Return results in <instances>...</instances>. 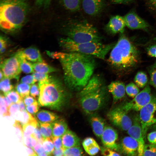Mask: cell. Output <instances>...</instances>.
Listing matches in <instances>:
<instances>
[{
	"label": "cell",
	"mask_w": 156,
	"mask_h": 156,
	"mask_svg": "<svg viewBox=\"0 0 156 156\" xmlns=\"http://www.w3.org/2000/svg\"><path fill=\"white\" fill-rule=\"evenodd\" d=\"M46 52L49 57L60 62L64 84L70 90L80 91L92 77L96 65L94 57L74 52Z\"/></svg>",
	"instance_id": "1"
},
{
	"label": "cell",
	"mask_w": 156,
	"mask_h": 156,
	"mask_svg": "<svg viewBox=\"0 0 156 156\" xmlns=\"http://www.w3.org/2000/svg\"><path fill=\"white\" fill-rule=\"evenodd\" d=\"M30 10L27 0H0V28L5 33L19 31L27 20Z\"/></svg>",
	"instance_id": "2"
},
{
	"label": "cell",
	"mask_w": 156,
	"mask_h": 156,
	"mask_svg": "<svg viewBox=\"0 0 156 156\" xmlns=\"http://www.w3.org/2000/svg\"><path fill=\"white\" fill-rule=\"evenodd\" d=\"M139 59L138 48L127 37L122 35L111 49L107 61L114 69L124 73L134 68Z\"/></svg>",
	"instance_id": "3"
},
{
	"label": "cell",
	"mask_w": 156,
	"mask_h": 156,
	"mask_svg": "<svg viewBox=\"0 0 156 156\" xmlns=\"http://www.w3.org/2000/svg\"><path fill=\"white\" fill-rule=\"evenodd\" d=\"M40 88L39 104L57 111L62 109L69 98V94L65 86L58 77L49 76L39 82Z\"/></svg>",
	"instance_id": "4"
},
{
	"label": "cell",
	"mask_w": 156,
	"mask_h": 156,
	"mask_svg": "<svg viewBox=\"0 0 156 156\" xmlns=\"http://www.w3.org/2000/svg\"><path fill=\"white\" fill-rule=\"evenodd\" d=\"M63 29L66 37L75 42H101L102 37L97 29L86 21H69Z\"/></svg>",
	"instance_id": "5"
},
{
	"label": "cell",
	"mask_w": 156,
	"mask_h": 156,
	"mask_svg": "<svg viewBox=\"0 0 156 156\" xmlns=\"http://www.w3.org/2000/svg\"><path fill=\"white\" fill-rule=\"evenodd\" d=\"M59 44L64 52H74L91 55L104 60L114 44H104L101 42H75L66 37L60 39Z\"/></svg>",
	"instance_id": "6"
},
{
	"label": "cell",
	"mask_w": 156,
	"mask_h": 156,
	"mask_svg": "<svg viewBox=\"0 0 156 156\" xmlns=\"http://www.w3.org/2000/svg\"><path fill=\"white\" fill-rule=\"evenodd\" d=\"M108 90L104 83L92 90L79 97V103L88 114H92L102 107L108 98Z\"/></svg>",
	"instance_id": "7"
},
{
	"label": "cell",
	"mask_w": 156,
	"mask_h": 156,
	"mask_svg": "<svg viewBox=\"0 0 156 156\" xmlns=\"http://www.w3.org/2000/svg\"><path fill=\"white\" fill-rule=\"evenodd\" d=\"M139 117L144 138L145 141L148 129L156 122L154 114L156 112V95L140 111Z\"/></svg>",
	"instance_id": "8"
},
{
	"label": "cell",
	"mask_w": 156,
	"mask_h": 156,
	"mask_svg": "<svg viewBox=\"0 0 156 156\" xmlns=\"http://www.w3.org/2000/svg\"><path fill=\"white\" fill-rule=\"evenodd\" d=\"M153 95L150 86L147 84L132 100L120 106L127 112L131 111H139L150 102Z\"/></svg>",
	"instance_id": "9"
},
{
	"label": "cell",
	"mask_w": 156,
	"mask_h": 156,
	"mask_svg": "<svg viewBox=\"0 0 156 156\" xmlns=\"http://www.w3.org/2000/svg\"><path fill=\"white\" fill-rule=\"evenodd\" d=\"M22 57L21 51L2 62L0 65L1 70L3 73L4 77L10 79H18L21 71L20 62Z\"/></svg>",
	"instance_id": "10"
},
{
	"label": "cell",
	"mask_w": 156,
	"mask_h": 156,
	"mask_svg": "<svg viewBox=\"0 0 156 156\" xmlns=\"http://www.w3.org/2000/svg\"><path fill=\"white\" fill-rule=\"evenodd\" d=\"M127 113L119 106L110 111L107 116L113 125L122 130L127 131L133 123V120Z\"/></svg>",
	"instance_id": "11"
},
{
	"label": "cell",
	"mask_w": 156,
	"mask_h": 156,
	"mask_svg": "<svg viewBox=\"0 0 156 156\" xmlns=\"http://www.w3.org/2000/svg\"><path fill=\"white\" fill-rule=\"evenodd\" d=\"M132 125L127 131L128 134L138 142V155L143 156L145 140L142 132L139 115H135L133 119Z\"/></svg>",
	"instance_id": "12"
},
{
	"label": "cell",
	"mask_w": 156,
	"mask_h": 156,
	"mask_svg": "<svg viewBox=\"0 0 156 156\" xmlns=\"http://www.w3.org/2000/svg\"><path fill=\"white\" fill-rule=\"evenodd\" d=\"M118 137L117 132L114 129L106 126L100 138L104 147L118 152V144L116 143Z\"/></svg>",
	"instance_id": "13"
},
{
	"label": "cell",
	"mask_w": 156,
	"mask_h": 156,
	"mask_svg": "<svg viewBox=\"0 0 156 156\" xmlns=\"http://www.w3.org/2000/svg\"><path fill=\"white\" fill-rule=\"evenodd\" d=\"M138 144L137 141L131 137H124L118 144V151L127 156L138 155Z\"/></svg>",
	"instance_id": "14"
},
{
	"label": "cell",
	"mask_w": 156,
	"mask_h": 156,
	"mask_svg": "<svg viewBox=\"0 0 156 156\" xmlns=\"http://www.w3.org/2000/svg\"><path fill=\"white\" fill-rule=\"evenodd\" d=\"M80 1L84 11L91 16L99 14L104 6V0H80Z\"/></svg>",
	"instance_id": "15"
},
{
	"label": "cell",
	"mask_w": 156,
	"mask_h": 156,
	"mask_svg": "<svg viewBox=\"0 0 156 156\" xmlns=\"http://www.w3.org/2000/svg\"><path fill=\"white\" fill-rule=\"evenodd\" d=\"M126 25L132 29H146L148 25L144 20L134 12H131L124 17Z\"/></svg>",
	"instance_id": "16"
},
{
	"label": "cell",
	"mask_w": 156,
	"mask_h": 156,
	"mask_svg": "<svg viewBox=\"0 0 156 156\" xmlns=\"http://www.w3.org/2000/svg\"><path fill=\"white\" fill-rule=\"evenodd\" d=\"M107 87L108 91L112 95L113 104L115 103L125 96V86L122 82L118 81H112Z\"/></svg>",
	"instance_id": "17"
},
{
	"label": "cell",
	"mask_w": 156,
	"mask_h": 156,
	"mask_svg": "<svg viewBox=\"0 0 156 156\" xmlns=\"http://www.w3.org/2000/svg\"><path fill=\"white\" fill-rule=\"evenodd\" d=\"M126 26L123 17L117 15L112 17L106 25L107 30L112 34L122 33Z\"/></svg>",
	"instance_id": "18"
},
{
	"label": "cell",
	"mask_w": 156,
	"mask_h": 156,
	"mask_svg": "<svg viewBox=\"0 0 156 156\" xmlns=\"http://www.w3.org/2000/svg\"><path fill=\"white\" fill-rule=\"evenodd\" d=\"M90 121L94 133L101 138L106 126L104 120L98 115H93L90 116Z\"/></svg>",
	"instance_id": "19"
},
{
	"label": "cell",
	"mask_w": 156,
	"mask_h": 156,
	"mask_svg": "<svg viewBox=\"0 0 156 156\" xmlns=\"http://www.w3.org/2000/svg\"><path fill=\"white\" fill-rule=\"evenodd\" d=\"M63 147L67 148L80 146V140L74 132L69 130L62 136Z\"/></svg>",
	"instance_id": "20"
},
{
	"label": "cell",
	"mask_w": 156,
	"mask_h": 156,
	"mask_svg": "<svg viewBox=\"0 0 156 156\" xmlns=\"http://www.w3.org/2000/svg\"><path fill=\"white\" fill-rule=\"evenodd\" d=\"M35 118L40 123H52L58 119L59 117L55 113L42 110L36 113Z\"/></svg>",
	"instance_id": "21"
},
{
	"label": "cell",
	"mask_w": 156,
	"mask_h": 156,
	"mask_svg": "<svg viewBox=\"0 0 156 156\" xmlns=\"http://www.w3.org/2000/svg\"><path fill=\"white\" fill-rule=\"evenodd\" d=\"M21 51L23 57L27 60L35 63L43 61L40 51L36 47H29Z\"/></svg>",
	"instance_id": "22"
},
{
	"label": "cell",
	"mask_w": 156,
	"mask_h": 156,
	"mask_svg": "<svg viewBox=\"0 0 156 156\" xmlns=\"http://www.w3.org/2000/svg\"><path fill=\"white\" fill-rule=\"evenodd\" d=\"M51 124L53 136L62 137L68 130L67 123L62 119H58Z\"/></svg>",
	"instance_id": "23"
},
{
	"label": "cell",
	"mask_w": 156,
	"mask_h": 156,
	"mask_svg": "<svg viewBox=\"0 0 156 156\" xmlns=\"http://www.w3.org/2000/svg\"><path fill=\"white\" fill-rule=\"evenodd\" d=\"M33 67L35 72L47 74L57 71L55 68L44 61L34 63Z\"/></svg>",
	"instance_id": "24"
},
{
	"label": "cell",
	"mask_w": 156,
	"mask_h": 156,
	"mask_svg": "<svg viewBox=\"0 0 156 156\" xmlns=\"http://www.w3.org/2000/svg\"><path fill=\"white\" fill-rule=\"evenodd\" d=\"M22 126L35 118L26 111H19L13 116Z\"/></svg>",
	"instance_id": "25"
},
{
	"label": "cell",
	"mask_w": 156,
	"mask_h": 156,
	"mask_svg": "<svg viewBox=\"0 0 156 156\" xmlns=\"http://www.w3.org/2000/svg\"><path fill=\"white\" fill-rule=\"evenodd\" d=\"M64 8L71 12L79 10L81 6L80 0H61Z\"/></svg>",
	"instance_id": "26"
},
{
	"label": "cell",
	"mask_w": 156,
	"mask_h": 156,
	"mask_svg": "<svg viewBox=\"0 0 156 156\" xmlns=\"http://www.w3.org/2000/svg\"><path fill=\"white\" fill-rule=\"evenodd\" d=\"M39 124L37 120L35 118L22 125L23 136H29L32 135Z\"/></svg>",
	"instance_id": "27"
},
{
	"label": "cell",
	"mask_w": 156,
	"mask_h": 156,
	"mask_svg": "<svg viewBox=\"0 0 156 156\" xmlns=\"http://www.w3.org/2000/svg\"><path fill=\"white\" fill-rule=\"evenodd\" d=\"M148 81L147 75L142 71L138 72L134 78L135 83L141 88H144L147 85Z\"/></svg>",
	"instance_id": "28"
},
{
	"label": "cell",
	"mask_w": 156,
	"mask_h": 156,
	"mask_svg": "<svg viewBox=\"0 0 156 156\" xmlns=\"http://www.w3.org/2000/svg\"><path fill=\"white\" fill-rule=\"evenodd\" d=\"M12 103L5 96L0 95V112L3 116H9L10 115L9 107Z\"/></svg>",
	"instance_id": "29"
},
{
	"label": "cell",
	"mask_w": 156,
	"mask_h": 156,
	"mask_svg": "<svg viewBox=\"0 0 156 156\" xmlns=\"http://www.w3.org/2000/svg\"><path fill=\"white\" fill-rule=\"evenodd\" d=\"M39 129L42 136L45 138L52 136V128L51 123H41L39 125Z\"/></svg>",
	"instance_id": "30"
},
{
	"label": "cell",
	"mask_w": 156,
	"mask_h": 156,
	"mask_svg": "<svg viewBox=\"0 0 156 156\" xmlns=\"http://www.w3.org/2000/svg\"><path fill=\"white\" fill-rule=\"evenodd\" d=\"M31 86L30 85L21 82L16 85V89L21 97L23 99L29 95Z\"/></svg>",
	"instance_id": "31"
},
{
	"label": "cell",
	"mask_w": 156,
	"mask_h": 156,
	"mask_svg": "<svg viewBox=\"0 0 156 156\" xmlns=\"http://www.w3.org/2000/svg\"><path fill=\"white\" fill-rule=\"evenodd\" d=\"M20 67L21 71L25 73H33L34 72L33 64L23 56L21 60Z\"/></svg>",
	"instance_id": "32"
},
{
	"label": "cell",
	"mask_w": 156,
	"mask_h": 156,
	"mask_svg": "<svg viewBox=\"0 0 156 156\" xmlns=\"http://www.w3.org/2000/svg\"><path fill=\"white\" fill-rule=\"evenodd\" d=\"M83 153L80 146L64 148V156H81Z\"/></svg>",
	"instance_id": "33"
},
{
	"label": "cell",
	"mask_w": 156,
	"mask_h": 156,
	"mask_svg": "<svg viewBox=\"0 0 156 156\" xmlns=\"http://www.w3.org/2000/svg\"><path fill=\"white\" fill-rule=\"evenodd\" d=\"M139 88L135 83L130 82L125 86L126 92L129 96L133 98L140 92Z\"/></svg>",
	"instance_id": "34"
},
{
	"label": "cell",
	"mask_w": 156,
	"mask_h": 156,
	"mask_svg": "<svg viewBox=\"0 0 156 156\" xmlns=\"http://www.w3.org/2000/svg\"><path fill=\"white\" fill-rule=\"evenodd\" d=\"M5 96L12 103H18L23 100L22 98L16 91L11 90L5 94Z\"/></svg>",
	"instance_id": "35"
},
{
	"label": "cell",
	"mask_w": 156,
	"mask_h": 156,
	"mask_svg": "<svg viewBox=\"0 0 156 156\" xmlns=\"http://www.w3.org/2000/svg\"><path fill=\"white\" fill-rule=\"evenodd\" d=\"M10 79L4 77L0 80V90L4 94L12 90L13 88Z\"/></svg>",
	"instance_id": "36"
},
{
	"label": "cell",
	"mask_w": 156,
	"mask_h": 156,
	"mask_svg": "<svg viewBox=\"0 0 156 156\" xmlns=\"http://www.w3.org/2000/svg\"><path fill=\"white\" fill-rule=\"evenodd\" d=\"M51 138L48 137L45 138L42 144L45 152L48 155H51V154L54 150V147Z\"/></svg>",
	"instance_id": "37"
},
{
	"label": "cell",
	"mask_w": 156,
	"mask_h": 156,
	"mask_svg": "<svg viewBox=\"0 0 156 156\" xmlns=\"http://www.w3.org/2000/svg\"><path fill=\"white\" fill-rule=\"evenodd\" d=\"M143 156H156V144H145Z\"/></svg>",
	"instance_id": "38"
},
{
	"label": "cell",
	"mask_w": 156,
	"mask_h": 156,
	"mask_svg": "<svg viewBox=\"0 0 156 156\" xmlns=\"http://www.w3.org/2000/svg\"><path fill=\"white\" fill-rule=\"evenodd\" d=\"M150 83L156 89V62L149 69Z\"/></svg>",
	"instance_id": "39"
},
{
	"label": "cell",
	"mask_w": 156,
	"mask_h": 156,
	"mask_svg": "<svg viewBox=\"0 0 156 156\" xmlns=\"http://www.w3.org/2000/svg\"><path fill=\"white\" fill-rule=\"evenodd\" d=\"M23 139L25 145L31 148H33L38 142L32 135L23 136Z\"/></svg>",
	"instance_id": "40"
},
{
	"label": "cell",
	"mask_w": 156,
	"mask_h": 156,
	"mask_svg": "<svg viewBox=\"0 0 156 156\" xmlns=\"http://www.w3.org/2000/svg\"><path fill=\"white\" fill-rule=\"evenodd\" d=\"M98 144L96 141L93 138L87 137L83 141L82 144L85 150L95 145Z\"/></svg>",
	"instance_id": "41"
},
{
	"label": "cell",
	"mask_w": 156,
	"mask_h": 156,
	"mask_svg": "<svg viewBox=\"0 0 156 156\" xmlns=\"http://www.w3.org/2000/svg\"><path fill=\"white\" fill-rule=\"evenodd\" d=\"M101 154L107 156H120L121 155L114 151L106 147H100Z\"/></svg>",
	"instance_id": "42"
},
{
	"label": "cell",
	"mask_w": 156,
	"mask_h": 156,
	"mask_svg": "<svg viewBox=\"0 0 156 156\" xmlns=\"http://www.w3.org/2000/svg\"><path fill=\"white\" fill-rule=\"evenodd\" d=\"M33 148L37 155L48 156L45 151L42 144L38 142Z\"/></svg>",
	"instance_id": "43"
},
{
	"label": "cell",
	"mask_w": 156,
	"mask_h": 156,
	"mask_svg": "<svg viewBox=\"0 0 156 156\" xmlns=\"http://www.w3.org/2000/svg\"><path fill=\"white\" fill-rule=\"evenodd\" d=\"M33 75L36 81L39 82L48 79L49 76L47 73L34 71Z\"/></svg>",
	"instance_id": "44"
},
{
	"label": "cell",
	"mask_w": 156,
	"mask_h": 156,
	"mask_svg": "<svg viewBox=\"0 0 156 156\" xmlns=\"http://www.w3.org/2000/svg\"><path fill=\"white\" fill-rule=\"evenodd\" d=\"M30 92L31 95L34 98H36L39 97L40 93V88L38 85L33 84L31 86Z\"/></svg>",
	"instance_id": "45"
},
{
	"label": "cell",
	"mask_w": 156,
	"mask_h": 156,
	"mask_svg": "<svg viewBox=\"0 0 156 156\" xmlns=\"http://www.w3.org/2000/svg\"><path fill=\"white\" fill-rule=\"evenodd\" d=\"M31 135L33 136L38 142L42 144L45 138L41 135L39 129V124L35 129L33 134Z\"/></svg>",
	"instance_id": "46"
},
{
	"label": "cell",
	"mask_w": 156,
	"mask_h": 156,
	"mask_svg": "<svg viewBox=\"0 0 156 156\" xmlns=\"http://www.w3.org/2000/svg\"><path fill=\"white\" fill-rule=\"evenodd\" d=\"M55 149L63 147L62 137L52 136L51 138Z\"/></svg>",
	"instance_id": "47"
},
{
	"label": "cell",
	"mask_w": 156,
	"mask_h": 156,
	"mask_svg": "<svg viewBox=\"0 0 156 156\" xmlns=\"http://www.w3.org/2000/svg\"><path fill=\"white\" fill-rule=\"evenodd\" d=\"M100 150L98 144L93 145L85 150L86 152L90 155H94L97 154Z\"/></svg>",
	"instance_id": "48"
},
{
	"label": "cell",
	"mask_w": 156,
	"mask_h": 156,
	"mask_svg": "<svg viewBox=\"0 0 156 156\" xmlns=\"http://www.w3.org/2000/svg\"><path fill=\"white\" fill-rule=\"evenodd\" d=\"M38 104L37 101L33 104L26 107L28 112L31 114H34L37 113L39 110Z\"/></svg>",
	"instance_id": "49"
},
{
	"label": "cell",
	"mask_w": 156,
	"mask_h": 156,
	"mask_svg": "<svg viewBox=\"0 0 156 156\" xmlns=\"http://www.w3.org/2000/svg\"><path fill=\"white\" fill-rule=\"evenodd\" d=\"M21 82L23 83L31 85L34 84L36 81L32 75H28L23 77L21 79Z\"/></svg>",
	"instance_id": "50"
},
{
	"label": "cell",
	"mask_w": 156,
	"mask_h": 156,
	"mask_svg": "<svg viewBox=\"0 0 156 156\" xmlns=\"http://www.w3.org/2000/svg\"><path fill=\"white\" fill-rule=\"evenodd\" d=\"M8 40L5 36L1 35L0 37V53H3L5 51L7 46Z\"/></svg>",
	"instance_id": "51"
},
{
	"label": "cell",
	"mask_w": 156,
	"mask_h": 156,
	"mask_svg": "<svg viewBox=\"0 0 156 156\" xmlns=\"http://www.w3.org/2000/svg\"><path fill=\"white\" fill-rule=\"evenodd\" d=\"M9 111L12 116L20 110L19 105L17 103H12L9 107Z\"/></svg>",
	"instance_id": "52"
},
{
	"label": "cell",
	"mask_w": 156,
	"mask_h": 156,
	"mask_svg": "<svg viewBox=\"0 0 156 156\" xmlns=\"http://www.w3.org/2000/svg\"><path fill=\"white\" fill-rule=\"evenodd\" d=\"M38 6L41 7L47 8L50 5L51 0H35Z\"/></svg>",
	"instance_id": "53"
},
{
	"label": "cell",
	"mask_w": 156,
	"mask_h": 156,
	"mask_svg": "<svg viewBox=\"0 0 156 156\" xmlns=\"http://www.w3.org/2000/svg\"><path fill=\"white\" fill-rule=\"evenodd\" d=\"M147 138L148 141L150 143L156 144V130L149 133Z\"/></svg>",
	"instance_id": "54"
},
{
	"label": "cell",
	"mask_w": 156,
	"mask_h": 156,
	"mask_svg": "<svg viewBox=\"0 0 156 156\" xmlns=\"http://www.w3.org/2000/svg\"><path fill=\"white\" fill-rule=\"evenodd\" d=\"M23 102L25 105H29L37 101L33 97L28 96L23 98Z\"/></svg>",
	"instance_id": "55"
},
{
	"label": "cell",
	"mask_w": 156,
	"mask_h": 156,
	"mask_svg": "<svg viewBox=\"0 0 156 156\" xmlns=\"http://www.w3.org/2000/svg\"><path fill=\"white\" fill-rule=\"evenodd\" d=\"M147 52L149 56L156 58V45L152 46L148 48Z\"/></svg>",
	"instance_id": "56"
},
{
	"label": "cell",
	"mask_w": 156,
	"mask_h": 156,
	"mask_svg": "<svg viewBox=\"0 0 156 156\" xmlns=\"http://www.w3.org/2000/svg\"><path fill=\"white\" fill-rule=\"evenodd\" d=\"M64 148L63 147L58 149H55L51 154V155L64 156Z\"/></svg>",
	"instance_id": "57"
},
{
	"label": "cell",
	"mask_w": 156,
	"mask_h": 156,
	"mask_svg": "<svg viewBox=\"0 0 156 156\" xmlns=\"http://www.w3.org/2000/svg\"><path fill=\"white\" fill-rule=\"evenodd\" d=\"M27 152L29 156H37V155L36 153L34 150L31 147H28L26 145L25 146Z\"/></svg>",
	"instance_id": "58"
},
{
	"label": "cell",
	"mask_w": 156,
	"mask_h": 156,
	"mask_svg": "<svg viewBox=\"0 0 156 156\" xmlns=\"http://www.w3.org/2000/svg\"><path fill=\"white\" fill-rule=\"evenodd\" d=\"M112 1L118 3H127L131 2L133 0H112Z\"/></svg>",
	"instance_id": "59"
},
{
	"label": "cell",
	"mask_w": 156,
	"mask_h": 156,
	"mask_svg": "<svg viewBox=\"0 0 156 156\" xmlns=\"http://www.w3.org/2000/svg\"><path fill=\"white\" fill-rule=\"evenodd\" d=\"M18 104L20 108V111H26L25 106V104L24 103V102L23 101V100L20 102L18 103Z\"/></svg>",
	"instance_id": "60"
},
{
	"label": "cell",
	"mask_w": 156,
	"mask_h": 156,
	"mask_svg": "<svg viewBox=\"0 0 156 156\" xmlns=\"http://www.w3.org/2000/svg\"><path fill=\"white\" fill-rule=\"evenodd\" d=\"M4 77V75L2 71L1 70L0 72V80Z\"/></svg>",
	"instance_id": "61"
},
{
	"label": "cell",
	"mask_w": 156,
	"mask_h": 156,
	"mask_svg": "<svg viewBox=\"0 0 156 156\" xmlns=\"http://www.w3.org/2000/svg\"><path fill=\"white\" fill-rule=\"evenodd\" d=\"M152 3L155 6H156V0H150Z\"/></svg>",
	"instance_id": "62"
},
{
	"label": "cell",
	"mask_w": 156,
	"mask_h": 156,
	"mask_svg": "<svg viewBox=\"0 0 156 156\" xmlns=\"http://www.w3.org/2000/svg\"><path fill=\"white\" fill-rule=\"evenodd\" d=\"M152 126H153V128L156 130V122Z\"/></svg>",
	"instance_id": "63"
}]
</instances>
